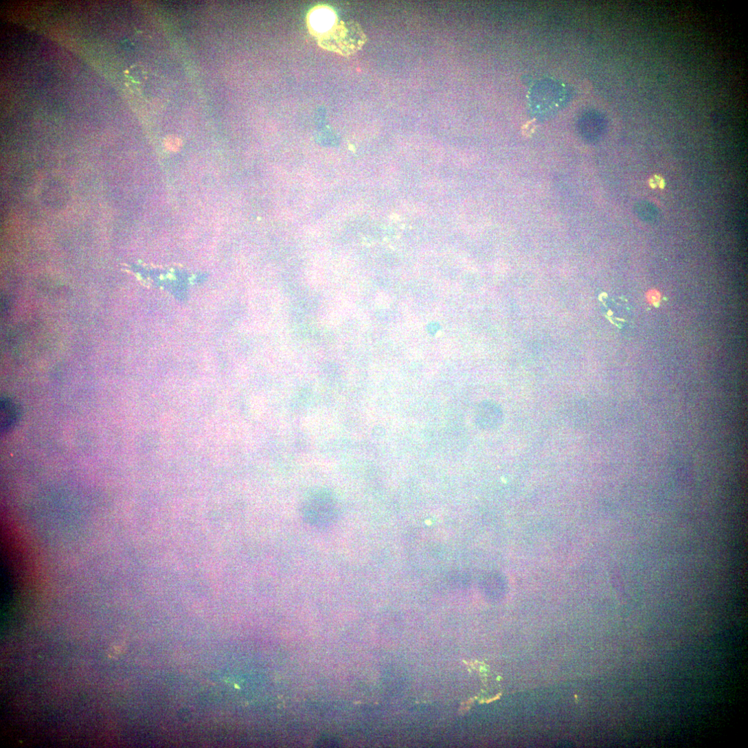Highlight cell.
<instances>
[{
    "mask_svg": "<svg viewBox=\"0 0 748 748\" xmlns=\"http://www.w3.org/2000/svg\"><path fill=\"white\" fill-rule=\"evenodd\" d=\"M322 48L349 56L359 52L367 41L361 26L355 21H337L327 32L317 36Z\"/></svg>",
    "mask_w": 748,
    "mask_h": 748,
    "instance_id": "6da1fadb",
    "label": "cell"
},
{
    "mask_svg": "<svg viewBox=\"0 0 748 748\" xmlns=\"http://www.w3.org/2000/svg\"><path fill=\"white\" fill-rule=\"evenodd\" d=\"M337 502L334 495L326 490H319L306 499L303 512L310 523L326 525L337 517Z\"/></svg>",
    "mask_w": 748,
    "mask_h": 748,
    "instance_id": "7a4b0ae2",
    "label": "cell"
},
{
    "mask_svg": "<svg viewBox=\"0 0 748 748\" xmlns=\"http://www.w3.org/2000/svg\"><path fill=\"white\" fill-rule=\"evenodd\" d=\"M308 26L316 36L329 30L337 23V16L326 8H316L308 17Z\"/></svg>",
    "mask_w": 748,
    "mask_h": 748,
    "instance_id": "3957f363",
    "label": "cell"
},
{
    "mask_svg": "<svg viewBox=\"0 0 748 748\" xmlns=\"http://www.w3.org/2000/svg\"><path fill=\"white\" fill-rule=\"evenodd\" d=\"M1 430L5 433L10 431L19 420L20 411L14 400L9 398L1 400Z\"/></svg>",
    "mask_w": 748,
    "mask_h": 748,
    "instance_id": "277c9868",
    "label": "cell"
},
{
    "mask_svg": "<svg viewBox=\"0 0 748 748\" xmlns=\"http://www.w3.org/2000/svg\"><path fill=\"white\" fill-rule=\"evenodd\" d=\"M164 145L169 150L177 152L181 148L182 141L179 137L170 136L166 139Z\"/></svg>",
    "mask_w": 748,
    "mask_h": 748,
    "instance_id": "5b68a950",
    "label": "cell"
}]
</instances>
